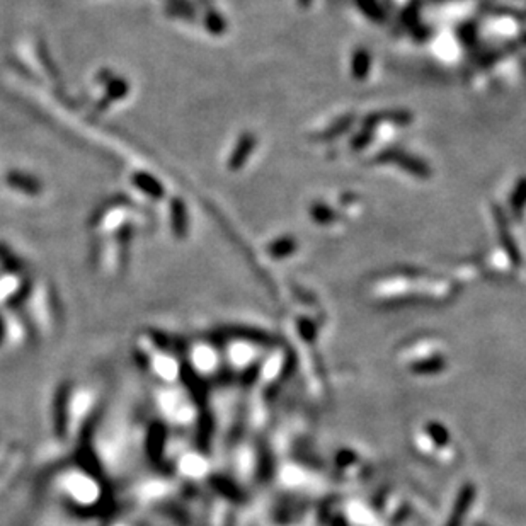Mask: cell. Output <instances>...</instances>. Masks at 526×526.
Returning <instances> with one entry per match:
<instances>
[{
    "instance_id": "obj_9",
    "label": "cell",
    "mask_w": 526,
    "mask_h": 526,
    "mask_svg": "<svg viewBox=\"0 0 526 526\" xmlns=\"http://www.w3.org/2000/svg\"><path fill=\"white\" fill-rule=\"evenodd\" d=\"M310 213H312L314 220H317L318 224H329V221L334 220V213L325 205H314L310 208Z\"/></svg>"
},
{
    "instance_id": "obj_7",
    "label": "cell",
    "mask_w": 526,
    "mask_h": 526,
    "mask_svg": "<svg viewBox=\"0 0 526 526\" xmlns=\"http://www.w3.org/2000/svg\"><path fill=\"white\" fill-rule=\"evenodd\" d=\"M253 147H254V138L251 135L244 136V138L240 140L239 147H237V152L233 154V158H232L233 167H239V165L244 164V161H246L247 155L251 154Z\"/></svg>"
},
{
    "instance_id": "obj_11",
    "label": "cell",
    "mask_w": 526,
    "mask_h": 526,
    "mask_svg": "<svg viewBox=\"0 0 526 526\" xmlns=\"http://www.w3.org/2000/svg\"><path fill=\"white\" fill-rule=\"evenodd\" d=\"M370 140H372V129H370V128L363 129V132L359 133V135L356 136V138L353 140V147H354V150H361L363 147L368 145Z\"/></svg>"
},
{
    "instance_id": "obj_1",
    "label": "cell",
    "mask_w": 526,
    "mask_h": 526,
    "mask_svg": "<svg viewBox=\"0 0 526 526\" xmlns=\"http://www.w3.org/2000/svg\"><path fill=\"white\" fill-rule=\"evenodd\" d=\"M377 158H379L381 164L399 165V167L406 169L407 172H410L416 177H421V179H428V177L431 176V169H429L421 158L412 157V155L406 154V152L387 150L383 152V154H380Z\"/></svg>"
},
{
    "instance_id": "obj_2",
    "label": "cell",
    "mask_w": 526,
    "mask_h": 526,
    "mask_svg": "<svg viewBox=\"0 0 526 526\" xmlns=\"http://www.w3.org/2000/svg\"><path fill=\"white\" fill-rule=\"evenodd\" d=\"M494 220L496 225H498L499 239H501V244L505 246L507 254L511 255V259H518V251L516 247H514L513 237H511L509 230H507V221L505 218V213H502V210H499L498 206H494Z\"/></svg>"
},
{
    "instance_id": "obj_3",
    "label": "cell",
    "mask_w": 526,
    "mask_h": 526,
    "mask_svg": "<svg viewBox=\"0 0 526 526\" xmlns=\"http://www.w3.org/2000/svg\"><path fill=\"white\" fill-rule=\"evenodd\" d=\"M399 123V125H409L410 114L406 111H387V113H377L366 120V128H370L375 123Z\"/></svg>"
},
{
    "instance_id": "obj_8",
    "label": "cell",
    "mask_w": 526,
    "mask_h": 526,
    "mask_svg": "<svg viewBox=\"0 0 526 526\" xmlns=\"http://www.w3.org/2000/svg\"><path fill=\"white\" fill-rule=\"evenodd\" d=\"M358 3H359V7H361L363 14L372 17L373 21H380L381 17H383V14H381V9L379 3H377V0H358Z\"/></svg>"
},
{
    "instance_id": "obj_5",
    "label": "cell",
    "mask_w": 526,
    "mask_h": 526,
    "mask_svg": "<svg viewBox=\"0 0 526 526\" xmlns=\"http://www.w3.org/2000/svg\"><path fill=\"white\" fill-rule=\"evenodd\" d=\"M526 206V179H521L514 188L513 194H511V210L516 215V218L521 217Z\"/></svg>"
},
{
    "instance_id": "obj_6",
    "label": "cell",
    "mask_w": 526,
    "mask_h": 526,
    "mask_svg": "<svg viewBox=\"0 0 526 526\" xmlns=\"http://www.w3.org/2000/svg\"><path fill=\"white\" fill-rule=\"evenodd\" d=\"M296 249V242L291 237H281V239L274 240L273 246L269 247V253H271L276 259L287 257L291 253H295Z\"/></svg>"
},
{
    "instance_id": "obj_10",
    "label": "cell",
    "mask_w": 526,
    "mask_h": 526,
    "mask_svg": "<svg viewBox=\"0 0 526 526\" xmlns=\"http://www.w3.org/2000/svg\"><path fill=\"white\" fill-rule=\"evenodd\" d=\"M350 120H351V118H346V120H343V121H339V123H336L334 127H332L331 129H329V132H325L324 135H322V138H324V140L334 138V136L339 135L341 132H344V129H346L347 127H350V123H351Z\"/></svg>"
},
{
    "instance_id": "obj_4",
    "label": "cell",
    "mask_w": 526,
    "mask_h": 526,
    "mask_svg": "<svg viewBox=\"0 0 526 526\" xmlns=\"http://www.w3.org/2000/svg\"><path fill=\"white\" fill-rule=\"evenodd\" d=\"M370 66H372V58L366 50H358L353 57V75L354 79L361 80L366 79L370 73Z\"/></svg>"
}]
</instances>
